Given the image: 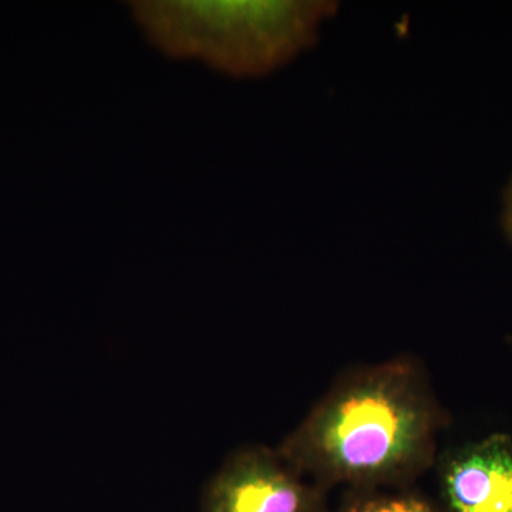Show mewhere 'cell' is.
Masks as SVG:
<instances>
[{
    "label": "cell",
    "mask_w": 512,
    "mask_h": 512,
    "mask_svg": "<svg viewBox=\"0 0 512 512\" xmlns=\"http://www.w3.org/2000/svg\"><path fill=\"white\" fill-rule=\"evenodd\" d=\"M150 43L171 59H194L237 79L282 69L318 43L339 3L184 2L130 3Z\"/></svg>",
    "instance_id": "2"
},
{
    "label": "cell",
    "mask_w": 512,
    "mask_h": 512,
    "mask_svg": "<svg viewBox=\"0 0 512 512\" xmlns=\"http://www.w3.org/2000/svg\"><path fill=\"white\" fill-rule=\"evenodd\" d=\"M335 512H441L439 505L409 488L348 490Z\"/></svg>",
    "instance_id": "5"
},
{
    "label": "cell",
    "mask_w": 512,
    "mask_h": 512,
    "mask_svg": "<svg viewBox=\"0 0 512 512\" xmlns=\"http://www.w3.org/2000/svg\"><path fill=\"white\" fill-rule=\"evenodd\" d=\"M200 512H328L326 488L302 476L276 448L245 446L205 485Z\"/></svg>",
    "instance_id": "3"
},
{
    "label": "cell",
    "mask_w": 512,
    "mask_h": 512,
    "mask_svg": "<svg viewBox=\"0 0 512 512\" xmlns=\"http://www.w3.org/2000/svg\"><path fill=\"white\" fill-rule=\"evenodd\" d=\"M443 409L410 356L343 373L276 450L328 490L406 488L437 461Z\"/></svg>",
    "instance_id": "1"
},
{
    "label": "cell",
    "mask_w": 512,
    "mask_h": 512,
    "mask_svg": "<svg viewBox=\"0 0 512 512\" xmlns=\"http://www.w3.org/2000/svg\"><path fill=\"white\" fill-rule=\"evenodd\" d=\"M501 225H503L505 237L510 239L512 244V175L503 191V201H501Z\"/></svg>",
    "instance_id": "6"
},
{
    "label": "cell",
    "mask_w": 512,
    "mask_h": 512,
    "mask_svg": "<svg viewBox=\"0 0 512 512\" xmlns=\"http://www.w3.org/2000/svg\"><path fill=\"white\" fill-rule=\"evenodd\" d=\"M441 512H512V436L495 433L439 461Z\"/></svg>",
    "instance_id": "4"
}]
</instances>
